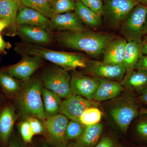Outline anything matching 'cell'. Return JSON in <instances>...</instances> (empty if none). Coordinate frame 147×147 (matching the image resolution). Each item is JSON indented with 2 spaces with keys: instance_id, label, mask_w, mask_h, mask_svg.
Masks as SVG:
<instances>
[{
  "instance_id": "6da1fadb",
  "label": "cell",
  "mask_w": 147,
  "mask_h": 147,
  "mask_svg": "<svg viewBox=\"0 0 147 147\" xmlns=\"http://www.w3.org/2000/svg\"><path fill=\"white\" fill-rule=\"evenodd\" d=\"M116 36L87 29L82 31L61 32L56 35V38L66 47L96 57L103 54L108 43Z\"/></svg>"
},
{
  "instance_id": "7a4b0ae2",
  "label": "cell",
  "mask_w": 147,
  "mask_h": 147,
  "mask_svg": "<svg viewBox=\"0 0 147 147\" xmlns=\"http://www.w3.org/2000/svg\"><path fill=\"white\" fill-rule=\"evenodd\" d=\"M41 80L34 78L29 80L15 97V105L24 115L41 120L46 118L42 102Z\"/></svg>"
},
{
  "instance_id": "3957f363",
  "label": "cell",
  "mask_w": 147,
  "mask_h": 147,
  "mask_svg": "<svg viewBox=\"0 0 147 147\" xmlns=\"http://www.w3.org/2000/svg\"><path fill=\"white\" fill-rule=\"evenodd\" d=\"M24 51L28 55L38 56L67 71L85 68L89 60L84 55L79 53L49 50L41 46L26 45Z\"/></svg>"
},
{
  "instance_id": "277c9868",
  "label": "cell",
  "mask_w": 147,
  "mask_h": 147,
  "mask_svg": "<svg viewBox=\"0 0 147 147\" xmlns=\"http://www.w3.org/2000/svg\"><path fill=\"white\" fill-rule=\"evenodd\" d=\"M147 6L139 3L131 9L122 23L120 32L127 41L142 40Z\"/></svg>"
},
{
  "instance_id": "5b68a950",
  "label": "cell",
  "mask_w": 147,
  "mask_h": 147,
  "mask_svg": "<svg viewBox=\"0 0 147 147\" xmlns=\"http://www.w3.org/2000/svg\"><path fill=\"white\" fill-rule=\"evenodd\" d=\"M68 71L59 67H52L45 69L41 76L43 87L61 98H66L72 94Z\"/></svg>"
},
{
  "instance_id": "8992f818",
  "label": "cell",
  "mask_w": 147,
  "mask_h": 147,
  "mask_svg": "<svg viewBox=\"0 0 147 147\" xmlns=\"http://www.w3.org/2000/svg\"><path fill=\"white\" fill-rule=\"evenodd\" d=\"M102 17L105 24L114 29H119L122 23L133 7L137 0H102Z\"/></svg>"
},
{
  "instance_id": "52a82bcc",
  "label": "cell",
  "mask_w": 147,
  "mask_h": 147,
  "mask_svg": "<svg viewBox=\"0 0 147 147\" xmlns=\"http://www.w3.org/2000/svg\"><path fill=\"white\" fill-rule=\"evenodd\" d=\"M84 69V74L117 82H121L126 73L123 64H110L103 61L89 60Z\"/></svg>"
},
{
  "instance_id": "ba28073f",
  "label": "cell",
  "mask_w": 147,
  "mask_h": 147,
  "mask_svg": "<svg viewBox=\"0 0 147 147\" xmlns=\"http://www.w3.org/2000/svg\"><path fill=\"white\" fill-rule=\"evenodd\" d=\"M43 63V59L40 57L29 55L24 57L18 63L1 69L15 79L26 81L30 79Z\"/></svg>"
},
{
  "instance_id": "9c48e42d",
  "label": "cell",
  "mask_w": 147,
  "mask_h": 147,
  "mask_svg": "<svg viewBox=\"0 0 147 147\" xmlns=\"http://www.w3.org/2000/svg\"><path fill=\"white\" fill-rule=\"evenodd\" d=\"M96 101L86 99L79 95L71 94L62 101L61 113L71 120L79 122L80 117L85 110L91 107H97Z\"/></svg>"
},
{
  "instance_id": "30bf717a",
  "label": "cell",
  "mask_w": 147,
  "mask_h": 147,
  "mask_svg": "<svg viewBox=\"0 0 147 147\" xmlns=\"http://www.w3.org/2000/svg\"><path fill=\"white\" fill-rule=\"evenodd\" d=\"M45 119V128L50 142L56 147L66 146L68 141L65 133L68 118L61 113Z\"/></svg>"
},
{
  "instance_id": "8fae6325",
  "label": "cell",
  "mask_w": 147,
  "mask_h": 147,
  "mask_svg": "<svg viewBox=\"0 0 147 147\" xmlns=\"http://www.w3.org/2000/svg\"><path fill=\"white\" fill-rule=\"evenodd\" d=\"M99 85V81L95 77L80 73H74L71 76L70 87L72 94L88 100H94Z\"/></svg>"
},
{
  "instance_id": "7c38bea8",
  "label": "cell",
  "mask_w": 147,
  "mask_h": 147,
  "mask_svg": "<svg viewBox=\"0 0 147 147\" xmlns=\"http://www.w3.org/2000/svg\"><path fill=\"white\" fill-rule=\"evenodd\" d=\"M50 20V30L61 32H79L88 29L75 12L55 14Z\"/></svg>"
},
{
  "instance_id": "4fadbf2b",
  "label": "cell",
  "mask_w": 147,
  "mask_h": 147,
  "mask_svg": "<svg viewBox=\"0 0 147 147\" xmlns=\"http://www.w3.org/2000/svg\"><path fill=\"white\" fill-rule=\"evenodd\" d=\"M17 118L13 102H8L0 108V142L4 147L8 146Z\"/></svg>"
},
{
  "instance_id": "5bb4252c",
  "label": "cell",
  "mask_w": 147,
  "mask_h": 147,
  "mask_svg": "<svg viewBox=\"0 0 147 147\" xmlns=\"http://www.w3.org/2000/svg\"><path fill=\"white\" fill-rule=\"evenodd\" d=\"M110 114L121 130L126 132L131 121L138 115V111L136 104L130 100L113 108Z\"/></svg>"
},
{
  "instance_id": "9a60e30c",
  "label": "cell",
  "mask_w": 147,
  "mask_h": 147,
  "mask_svg": "<svg viewBox=\"0 0 147 147\" xmlns=\"http://www.w3.org/2000/svg\"><path fill=\"white\" fill-rule=\"evenodd\" d=\"M17 32L28 41L38 45L49 44L53 39L51 30L47 28L20 25L17 27Z\"/></svg>"
},
{
  "instance_id": "2e32d148",
  "label": "cell",
  "mask_w": 147,
  "mask_h": 147,
  "mask_svg": "<svg viewBox=\"0 0 147 147\" xmlns=\"http://www.w3.org/2000/svg\"><path fill=\"white\" fill-rule=\"evenodd\" d=\"M143 40L127 41L123 56V65L126 73L121 83L125 82L134 71L135 66L143 54Z\"/></svg>"
},
{
  "instance_id": "e0dca14e",
  "label": "cell",
  "mask_w": 147,
  "mask_h": 147,
  "mask_svg": "<svg viewBox=\"0 0 147 147\" xmlns=\"http://www.w3.org/2000/svg\"><path fill=\"white\" fill-rule=\"evenodd\" d=\"M50 19L37 11L21 5L16 17L17 26L28 25L50 29Z\"/></svg>"
},
{
  "instance_id": "ac0fdd59",
  "label": "cell",
  "mask_w": 147,
  "mask_h": 147,
  "mask_svg": "<svg viewBox=\"0 0 147 147\" xmlns=\"http://www.w3.org/2000/svg\"><path fill=\"white\" fill-rule=\"evenodd\" d=\"M127 42L123 37L117 36L110 41L103 52L102 61L110 64H123Z\"/></svg>"
},
{
  "instance_id": "d6986e66",
  "label": "cell",
  "mask_w": 147,
  "mask_h": 147,
  "mask_svg": "<svg viewBox=\"0 0 147 147\" xmlns=\"http://www.w3.org/2000/svg\"><path fill=\"white\" fill-rule=\"evenodd\" d=\"M21 5V2L17 0H0V19L7 21L10 34L12 35L17 32L16 17Z\"/></svg>"
},
{
  "instance_id": "ffe728a7",
  "label": "cell",
  "mask_w": 147,
  "mask_h": 147,
  "mask_svg": "<svg viewBox=\"0 0 147 147\" xmlns=\"http://www.w3.org/2000/svg\"><path fill=\"white\" fill-rule=\"evenodd\" d=\"M96 78V77H95ZM99 82L94 100L102 101L115 98L123 90L120 82L102 78H96Z\"/></svg>"
},
{
  "instance_id": "44dd1931",
  "label": "cell",
  "mask_w": 147,
  "mask_h": 147,
  "mask_svg": "<svg viewBox=\"0 0 147 147\" xmlns=\"http://www.w3.org/2000/svg\"><path fill=\"white\" fill-rule=\"evenodd\" d=\"M103 126L100 123L86 126L75 144L79 147H94L99 142Z\"/></svg>"
},
{
  "instance_id": "7402d4cb",
  "label": "cell",
  "mask_w": 147,
  "mask_h": 147,
  "mask_svg": "<svg viewBox=\"0 0 147 147\" xmlns=\"http://www.w3.org/2000/svg\"><path fill=\"white\" fill-rule=\"evenodd\" d=\"M74 11L86 27L95 29L101 25L102 17L78 0L76 1Z\"/></svg>"
},
{
  "instance_id": "603a6c76",
  "label": "cell",
  "mask_w": 147,
  "mask_h": 147,
  "mask_svg": "<svg viewBox=\"0 0 147 147\" xmlns=\"http://www.w3.org/2000/svg\"><path fill=\"white\" fill-rule=\"evenodd\" d=\"M42 96L46 118L60 114L61 105L62 101L59 96L43 87Z\"/></svg>"
},
{
  "instance_id": "cb8c5ba5",
  "label": "cell",
  "mask_w": 147,
  "mask_h": 147,
  "mask_svg": "<svg viewBox=\"0 0 147 147\" xmlns=\"http://www.w3.org/2000/svg\"><path fill=\"white\" fill-rule=\"evenodd\" d=\"M0 87L5 96L11 99L18 94L22 86L19 80L0 69Z\"/></svg>"
},
{
  "instance_id": "d4e9b609",
  "label": "cell",
  "mask_w": 147,
  "mask_h": 147,
  "mask_svg": "<svg viewBox=\"0 0 147 147\" xmlns=\"http://www.w3.org/2000/svg\"><path fill=\"white\" fill-rule=\"evenodd\" d=\"M121 84L128 89L142 92L147 88V71L134 70L125 82Z\"/></svg>"
},
{
  "instance_id": "484cf974",
  "label": "cell",
  "mask_w": 147,
  "mask_h": 147,
  "mask_svg": "<svg viewBox=\"0 0 147 147\" xmlns=\"http://www.w3.org/2000/svg\"><path fill=\"white\" fill-rule=\"evenodd\" d=\"M53 0H21V4L37 11L50 19L55 14L52 6Z\"/></svg>"
},
{
  "instance_id": "4316f807",
  "label": "cell",
  "mask_w": 147,
  "mask_h": 147,
  "mask_svg": "<svg viewBox=\"0 0 147 147\" xmlns=\"http://www.w3.org/2000/svg\"><path fill=\"white\" fill-rule=\"evenodd\" d=\"M102 117V112L98 108L91 107L84 111L80 117L79 122L86 126L92 125L99 123Z\"/></svg>"
},
{
  "instance_id": "83f0119b",
  "label": "cell",
  "mask_w": 147,
  "mask_h": 147,
  "mask_svg": "<svg viewBox=\"0 0 147 147\" xmlns=\"http://www.w3.org/2000/svg\"><path fill=\"white\" fill-rule=\"evenodd\" d=\"M76 2L74 0H53L52 6L55 14H61L74 10Z\"/></svg>"
},
{
  "instance_id": "f1b7e54d",
  "label": "cell",
  "mask_w": 147,
  "mask_h": 147,
  "mask_svg": "<svg viewBox=\"0 0 147 147\" xmlns=\"http://www.w3.org/2000/svg\"><path fill=\"white\" fill-rule=\"evenodd\" d=\"M82 125L77 121L71 120L68 122L65 133L67 141L79 139L82 136L84 129Z\"/></svg>"
},
{
  "instance_id": "f546056e",
  "label": "cell",
  "mask_w": 147,
  "mask_h": 147,
  "mask_svg": "<svg viewBox=\"0 0 147 147\" xmlns=\"http://www.w3.org/2000/svg\"><path fill=\"white\" fill-rule=\"evenodd\" d=\"M19 127L21 137L24 142L26 143L31 142L34 135L28 121L26 120L21 122L19 124Z\"/></svg>"
},
{
  "instance_id": "4dcf8cb0",
  "label": "cell",
  "mask_w": 147,
  "mask_h": 147,
  "mask_svg": "<svg viewBox=\"0 0 147 147\" xmlns=\"http://www.w3.org/2000/svg\"><path fill=\"white\" fill-rule=\"evenodd\" d=\"M83 4L102 17L103 11L102 0H78Z\"/></svg>"
},
{
  "instance_id": "1f68e13d",
  "label": "cell",
  "mask_w": 147,
  "mask_h": 147,
  "mask_svg": "<svg viewBox=\"0 0 147 147\" xmlns=\"http://www.w3.org/2000/svg\"><path fill=\"white\" fill-rule=\"evenodd\" d=\"M27 120L28 122L34 135L43 134L45 127L39 119L33 117H28Z\"/></svg>"
},
{
  "instance_id": "d6a6232c",
  "label": "cell",
  "mask_w": 147,
  "mask_h": 147,
  "mask_svg": "<svg viewBox=\"0 0 147 147\" xmlns=\"http://www.w3.org/2000/svg\"><path fill=\"white\" fill-rule=\"evenodd\" d=\"M137 131L141 137L147 140V118L139 122L137 125Z\"/></svg>"
},
{
  "instance_id": "836d02e7",
  "label": "cell",
  "mask_w": 147,
  "mask_h": 147,
  "mask_svg": "<svg viewBox=\"0 0 147 147\" xmlns=\"http://www.w3.org/2000/svg\"><path fill=\"white\" fill-rule=\"evenodd\" d=\"M137 70L147 71V55H143L135 66Z\"/></svg>"
},
{
  "instance_id": "e575fe53",
  "label": "cell",
  "mask_w": 147,
  "mask_h": 147,
  "mask_svg": "<svg viewBox=\"0 0 147 147\" xmlns=\"http://www.w3.org/2000/svg\"><path fill=\"white\" fill-rule=\"evenodd\" d=\"M94 147H115V144L109 137H103Z\"/></svg>"
},
{
  "instance_id": "d590c367",
  "label": "cell",
  "mask_w": 147,
  "mask_h": 147,
  "mask_svg": "<svg viewBox=\"0 0 147 147\" xmlns=\"http://www.w3.org/2000/svg\"><path fill=\"white\" fill-rule=\"evenodd\" d=\"M8 147H25L22 143L16 138L11 137L9 142Z\"/></svg>"
},
{
  "instance_id": "8d00e7d4",
  "label": "cell",
  "mask_w": 147,
  "mask_h": 147,
  "mask_svg": "<svg viewBox=\"0 0 147 147\" xmlns=\"http://www.w3.org/2000/svg\"><path fill=\"white\" fill-rule=\"evenodd\" d=\"M11 47L10 43L6 42L0 34V53L4 52L5 49H9Z\"/></svg>"
},
{
  "instance_id": "74e56055",
  "label": "cell",
  "mask_w": 147,
  "mask_h": 147,
  "mask_svg": "<svg viewBox=\"0 0 147 147\" xmlns=\"http://www.w3.org/2000/svg\"><path fill=\"white\" fill-rule=\"evenodd\" d=\"M139 100L141 102L147 105V88L142 92V95L139 97Z\"/></svg>"
},
{
  "instance_id": "f35d334b",
  "label": "cell",
  "mask_w": 147,
  "mask_h": 147,
  "mask_svg": "<svg viewBox=\"0 0 147 147\" xmlns=\"http://www.w3.org/2000/svg\"><path fill=\"white\" fill-rule=\"evenodd\" d=\"M8 26L7 21L0 19V33L5 28H8Z\"/></svg>"
},
{
  "instance_id": "ab89813d",
  "label": "cell",
  "mask_w": 147,
  "mask_h": 147,
  "mask_svg": "<svg viewBox=\"0 0 147 147\" xmlns=\"http://www.w3.org/2000/svg\"><path fill=\"white\" fill-rule=\"evenodd\" d=\"M142 52L143 55H147V42H144L143 41Z\"/></svg>"
},
{
  "instance_id": "60d3db41",
  "label": "cell",
  "mask_w": 147,
  "mask_h": 147,
  "mask_svg": "<svg viewBox=\"0 0 147 147\" xmlns=\"http://www.w3.org/2000/svg\"><path fill=\"white\" fill-rule=\"evenodd\" d=\"M144 35L147 34V13L145 21L144 26Z\"/></svg>"
},
{
  "instance_id": "b9f144b4",
  "label": "cell",
  "mask_w": 147,
  "mask_h": 147,
  "mask_svg": "<svg viewBox=\"0 0 147 147\" xmlns=\"http://www.w3.org/2000/svg\"><path fill=\"white\" fill-rule=\"evenodd\" d=\"M137 1L139 3L147 6V0H137Z\"/></svg>"
},
{
  "instance_id": "7bdbcfd3",
  "label": "cell",
  "mask_w": 147,
  "mask_h": 147,
  "mask_svg": "<svg viewBox=\"0 0 147 147\" xmlns=\"http://www.w3.org/2000/svg\"><path fill=\"white\" fill-rule=\"evenodd\" d=\"M140 113L142 115H147V109L144 108V109H142L140 111Z\"/></svg>"
},
{
  "instance_id": "ee69618b",
  "label": "cell",
  "mask_w": 147,
  "mask_h": 147,
  "mask_svg": "<svg viewBox=\"0 0 147 147\" xmlns=\"http://www.w3.org/2000/svg\"><path fill=\"white\" fill-rule=\"evenodd\" d=\"M65 147H79L76 144H71Z\"/></svg>"
},
{
  "instance_id": "f6af8a7d",
  "label": "cell",
  "mask_w": 147,
  "mask_h": 147,
  "mask_svg": "<svg viewBox=\"0 0 147 147\" xmlns=\"http://www.w3.org/2000/svg\"><path fill=\"white\" fill-rule=\"evenodd\" d=\"M143 42H147V35L145 36L144 38V39L143 40Z\"/></svg>"
},
{
  "instance_id": "bcb514c9",
  "label": "cell",
  "mask_w": 147,
  "mask_h": 147,
  "mask_svg": "<svg viewBox=\"0 0 147 147\" xmlns=\"http://www.w3.org/2000/svg\"><path fill=\"white\" fill-rule=\"evenodd\" d=\"M42 147H49L47 145L45 144L43 145Z\"/></svg>"
},
{
  "instance_id": "7dc6e473",
  "label": "cell",
  "mask_w": 147,
  "mask_h": 147,
  "mask_svg": "<svg viewBox=\"0 0 147 147\" xmlns=\"http://www.w3.org/2000/svg\"><path fill=\"white\" fill-rule=\"evenodd\" d=\"M3 146L2 143H1V142H0V147H3Z\"/></svg>"
},
{
  "instance_id": "c3c4849f",
  "label": "cell",
  "mask_w": 147,
  "mask_h": 147,
  "mask_svg": "<svg viewBox=\"0 0 147 147\" xmlns=\"http://www.w3.org/2000/svg\"><path fill=\"white\" fill-rule=\"evenodd\" d=\"M120 147H125L123 146H121Z\"/></svg>"
},
{
  "instance_id": "681fc988",
  "label": "cell",
  "mask_w": 147,
  "mask_h": 147,
  "mask_svg": "<svg viewBox=\"0 0 147 147\" xmlns=\"http://www.w3.org/2000/svg\"><path fill=\"white\" fill-rule=\"evenodd\" d=\"M17 1H21V0H17Z\"/></svg>"
},
{
  "instance_id": "f907efd6",
  "label": "cell",
  "mask_w": 147,
  "mask_h": 147,
  "mask_svg": "<svg viewBox=\"0 0 147 147\" xmlns=\"http://www.w3.org/2000/svg\"><path fill=\"white\" fill-rule=\"evenodd\" d=\"M0 99H1V95H0Z\"/></svg>"
}]
</instances>
